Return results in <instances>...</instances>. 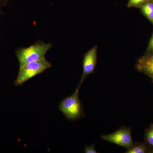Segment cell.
<instances>
[{
  "instance_id": "cell-1",
  "label": "cell",
  "mask_w": 153,
  "mask_h": 153,
  "mask_svg": "<svg viewBox=\"0 0 153 153\" xmlns=\"http://www.w3.org/2000/svg\"><path fill=\"white\" fill-rule=\"evenodd\" d=\"M52 46L50 43L46 44L42 41H38L29 47L18 49L16 54L20 68L28 63L45 58V55Z\"/></svg>"
},
{
  "instance_id": "cell-2",
  "label": "cell",
  "mask_w": 153,
  "mask_h": 153,
  "mask_svg": "<svg viewBox=\"0 0 153 153\" xmlns=\"http://www.w3.org/2000/svg\"><path fill=\"white\" fill-rule=\"evenodd\" d=\"M80 85H78L73 94L60 102L59 109L69 120H74L82 117L83 110L79 98Z\"/></svg>"
},
{
  "instance_id": "cell-3",
  "label": "cell",
  "mask_w": 153,
  "mask_h": 153,
  "mask_svg": "<svg viewBox=\"0 0 153 153\" xmlns=\"http://www.w3.org/2000/svg\"><path fill=\"white\" fill-rule=\"evenodd\" d=\"M51 67V64L45 58L31 62L20 68L19 74L14 83L22 85L25 82Z\"/></svg>"
},
{
  "instance_id": "cell-4",
  "label": "cell",
  "mask_w": 153,
  "mask_h": 153,
  "mask_svg": "<svg viewBox=\"0 0 153 153\" xmlns=\"http://www.w3.org/2000/svg\"><path fill=\"white\" fill-rule=\"evenodd\" d=\"M101 139L127 149L131 147L134 144L130 128H120L112 133L102 136Z\"/></svg>"
},
{
  "instance_id": "cell-5",
  "label": "cell",
  "mask_w": 153,
  "mask_h": 153,
  "mask_svg": "<svg viewBox=\"0 0 153 153\" xmlns=\"http://www.w3.org/2000/svg\"><path fill=\"white\" fill-rule=\"evenodd\" d=\"M97 59V46H94L84 55L82 62L83 71L79 85L81 86L85 78L93 73L96 66Z\"/></svg>"
},
{
  "instance_id": "cell-6",
  "label": "cell",
  "mask_w": 153,
  "mask_h": 153,
  "mask_svg": "<svg viewBox=\"0 0 153 153\" xmlns=\"http://www.w3.org/2000/svg\"><path fill=\"white\" fill-rule=\"evenodd\" d=\"M136 69L149 76L153 82V52L145 54L137 60Z\"/></svg>"
},
{
  "instance_id": "cell-7",
  "label": "cell",
  "mask_w": 153,
  "mask_h": 153,
  "mask_svg": "<svg viewBox=\"0 0 153 153\" xmlns=\"http://www.w3.org/2000/svg\"><path fill=\"white\" fill-rule=\"evenodd\" d=\"M140 9L142 14L153 25V0H148Z\"/></svg>"
},
{
  "instance_id": "cell-8",
  "label": "cell",
  "mask_w": 153,
  "mask_h": 153,
  "mask_svg": "<svg viewBox=\"0 0 153 153\" xmlns=\"http://www.w3.org/2000/svg\"><path fill=\"white\" fill-rule=\"evenodd\" d=\"M147 147L143 144L137 143L134 144L131 147L127 149L126 153H145L146 152Z\"/></svg>"
},
{
  "instance_id": "cell-9",
  "label": "cell",
  "mask_w": 153,
  "mask_h": 153,
  "mask_svg": "<svg viewBox=\"0 0 153 153\" xmlns=\"http://www.w3.org/2000/svg\"><path fill=\"white\" fill-rule=\"evenodd\" d=\"M145 139L148 144L153 147V124L146 131Z\"/></svg>"
},
{
  "instance_id": "cell-10",
  "label": "cell",
  "mask_w": 153,
  "mask_h": 153,
  "mask_svg": "<svg viewBox=\"0 0 153 153\" xmlns=\"http://www.w3.org/2000/svg\"><path fill=\"white\" fill-rule=\"evenodd\" d=\"M148 0H129L127 4L128 7H134L140 8L141 6L143 4Z\"/></svg>"
},
{
  "instance_id": "cell-11",
  "label": "cell",
  "mask_w": 153,
  "mask_h": 153,
  "mask_svg": "<svg viewBox=\"0 0 153 153\" xmlns=\"http://www.w3.org/2000/svg\"><path fill=\"white\" fill-rule=\"evenodd\" d=\"M152 52H153V32L150 40L149 41L146 51L145 54H148V53Z\"/></svg>"
},
{
  "instance_id": "cell-12",
  "label": "cell",
  "mask_w": 153,
  "mask_h": 153,
  "mask_svg": "<svg viewBox=\"0 0 153 153\" xmlns=\"http://www.w3.org/2000/svg\"><path fill=\"white\" fill-rule=\"evenodd\" d=\"M84 152L85 153H97L94 147V145L92 144L90 146H86L84 149Z\"/></svg>"
},
{
  "instance_id": "cell-13",
  "label": "cell",
  "mask_w": 153,
  "mask_h": 153,
  "mask_svg": "<svg viewBox=\"0 0 153 153\" xmlns=\"http://www.w3.org/2000/svg\"><path fill=\"white\" fill-rule=\"evenodd\" d=\"M4 1V0H0V10H1V7Z\"/></svg>"
},
{
  "instance_id": "cell-14",
  "label": "cell",
  "mask_w": 153,
  "mask_h": 153,
  "mask_svg": "<svg viewBox=\"0 0 153 153\" xmlns=\"http://www.w3.org/2000/svg\"><path fill=\"white\" fill-rule=\"evenodd\" d=\"M149 152L153 153V149H152V150H151V151H150Z\"/></svg>"
}]
</instances>
